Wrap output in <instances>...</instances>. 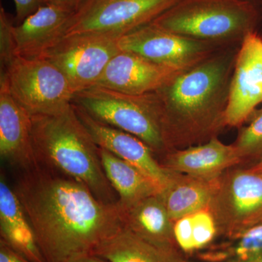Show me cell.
<instances>
[{"instance_id":"obj_1","label":"cell","mask_w":262,"mask_h":262,"mask_svg":"<svg viewBox=\"0 0 262 262\" xmlns=\"http://www.w3.org/2000/svg\"><path fill=\"white\" fill-rule=\"evenodd\" d=\"M14 191L46 262L92 254L123 227L117 203H105L83 184L38 165L27 170Z\"/></svg>"},{"instance_id":"obj_2","label":"cell","mask_w":262,"mask_h":262,"mask_svg":"<svg viewBox=\"0 0 262 262\" xmlns=\"http://www.w3.org/2000/svg\"><path fill=\"white\" fill-rule=\"evenodd\" d=\"M239 46L220 48L150 93L168 152L208 142L227 127L229 86Z\"/></svg>"},{"instance_id":"obj_3","label":"cell","mask_w":262,"mask_h":262,"mask_svg":"<svg viewBox=\"0 0 262 262\" xmlns=\"http://www.w3.org/2000/svg\"><path fill=\"white\" fill-rule=\"evenodd\" d=\"M33 146L38 163L89 188L98 199L116 203L103 170L99 147L72 103L63 111L32 116Z\"/></svg>"},{"instance_id":"obj_4","label":"cell","mask_w":262,"mask_h":262,"mask_svg":"<svg viewBox=\"0 0 262 262\" xmlns=\"http://www.w3.org/2000/svg\"><path fill=\"white\" fill-rule=\"evenodd\" d=\"M261 10L243 0H179L151 24L184 37L227 46L241 44L256 32Z\"/></svg>"},{"instance_id":"obj_5","label":"cell","mask_w":262,"mask_h":262,"mask_svg":"<svg viewBox=\"0 0 262 262\" xmlns=\"http://www.w3.org/2000/svg\"><path fill=\"white\" fill-rule=\"evenodd\" d=\"M72 103L95 120L135 136L154 154L168 152L149 94L134 96L94 86L75 94Z\"/></svg>"},{"instance_id":"obj_6","label":"cell","mask_w":262,"mask_h":262,"mask_svg":"<svg viewBox=\"0 0 262 262\" xmlns=\"http://www.w3.org/2000/svg\"><path fill=\"white\" fill-rule=\"evenodd\" d=\"M0 82L31 116L63 111L75 94L64 75L45 58L16 57L0 73Z\"/></svg>"},{"instance_id":"obj_7","label":"cell","mask_w":262,"mask_h":262,"mask_svg":"<svg viewBox=\"0 0 262 262\" xmlns=\"http://www.w3.org/2000/svg\"><path fill=\"white\" fill-rule=\"evenodd\" d=\"M218 234L236 241L262 224V172L249 168L228 169L219 177L208 208Z\"/></svg>"},{"instance_id":"obj_8","label":"cell","mask_w":262,"mask_h":262,"mask_svg":"<svg viewBox=\"0 0 262 262\" xmlns=\"http://www.w3.org/2000/svg\"><path fill=\"white\" fill-rule=\"evenodd\" d=\"M179 0H85L69 23L65 37L95 34L120 38L152 23Z\"/></svg>"},{"instance_id":"obj_9","label":"cell","mask_w":262,"mask_h":262,"mask_svg":"<svg viewBox=\"0 0 262 262\" xmlns=\"http://www.w3.org/2000/svg\"><path fill=\"white\" fill-rule=\"evenodd\" d=\"M119 38L84 34L66 37L40 58L56 66L75 94L94 87L110 61L120 51Z\"/></svg>"},{"instance_id":"obj_10","label":"cell","mask_w":262,"mask_h":262,"mask_svg":"<svg viewBox=\"0 0 262 262\" xmlns=\"http://www.w3.org/2000/svg\"><path fill=\"white\" fill-rule=\"evenodd\" d=\"M118 44L120 51L130 52L178 70L189 68L225 47L179 35L152 24L119 38Z\"/></svg>"},{"instance_id":"obj_11","label":"cell","mask_w":262,"mask_h":262,"mask_svg":"<svg viewBox=\"0 0 262 262\" xmlns=\"http://www.w3.org/2000/svg\"><path fill=\"white\" fill-rule=\"evenodd\" d=\"M262 103V37L248 34L239 46L229 86L226 126L239 127Z\"/></svg>"},{"instance_id":"obj_12","label":"cell","mask_w":262,"mask_h":262,"mask_svg":"<svg viewBox=\"0 0 262 262\" xmlns=\"http://www.w3.org/2000/svg\"><path fill=\"white\" fill-rule=\"evenodd\" d=\"M75 105V104H74ZM77 115L98 147L135 166L152 181L162 194L168 187L173 172L164 168L149 146L135 136L95 120L75 105Z\"/></svg>"},{"instance_id":"obj_13","label":"cell","mask_w":262,"mask_h":262,"mask_svg":"<svg viewBox=\"0 0 262 262\" xmlns=\"http://www.w3.org/2000/svg\"><path fill=\"white\" fill-rule=\"evenodd\" d=\"M182 70L120 51L106 66L94 86L140 96L155 92Z\"/></svg>"},{"instance_id":"obj_14","label":"cell","mask_w":262,"mask_h":262,"mask_svg":"<svg viewBox=\"0 0 262 262\" xmlns=\"http://www.w3.org/2000/svg\"><path fill=\"white\" fill-rule=\"evenodd\" d=\"M0 155L26 170L38 165L33 146L32 116L0 82Z\"/></svg>"},{"instance_id":"obj_15","label":"cell","mask_w":262,"mask_h":262,"mask_svg":"<svg viewBox=\"0 0 262 262\" xmlns=\"http://www.w3.org/2000/svg\"><path fill=\"white\" fill-rule=\"evenodd\" d=\"M74 13L50 4L14 27L15 53L20 58H42L64 38Z\"/></svg>"},{"instance_id":"obj_16","label":"cell","mask_w":262,"mask_h":262,"mask_svg":"<svg viewBox=\"0 0 262 262\" xmlns=\"http://www.w3.org/2000/svg\"><path fill=\"white\" fill-rule=\"evenodd\" d=\"M162 163L171 171L211 180L241 165L242 160L233 144H224L215 137L200 145L172 150L164 155Z\"/></svg>"},{"instance_id":"obj_17","label":"cell","mask_w":262,"mask_h":262,"mask_svg":"<svg viewBox=\"0 0 262 262\" xmlns=\"http://www.w3.org/2000/svg\"><path fill=\"white\" fill-rule=\"evenodd\" d=\"M0 241L27 261L46 262L18 196L3 175L0 179Z\"/></svg>"},{"instance_id":"obj_18","label":"cell","mask_w":262,"mask_h":262,"mask_svg":"<svg viewBox=\"0 0 262 262\" xmlns=\"http://www.w3.org/2000/svg\"><path fill=\"white\" fill-rule=\"evenodd\" d=\"M119 207L123 227L151 244L179 249L174 237L173 222L161 194L147 196L130 206Z\"/></svg>"},{"instance_id":"obj_19","label":"cell","mask_w":262,"mask_h":262,"mask_svg":"<svg viewBox=\"0 0 262 262\" xmlns=\"http://www.w3.org/2000/svg\"><path fill=\"white\" fill-rule=\"evenodd\" d=\"M181 251L151 244L122 227L101 243L92 254L108 262H188Z\"/></svg>"},{"instance_id":"obj_20","label":"cell","mask_w":262,"mask_h":262,"mask_svg":"<svg viewBox=\"0 0 262 262\" xmlns=\"http://www.w3.org/2000/svg\"><path fill=\"white\" fill-rule=\"evenodd\" d=\"M173 172L168 187L161 194L172 222L208 209L219 178L209 180Z\"/></svg>"},{"instance_id":"obj_21","label":"cell","mask_w":262,"mask_h":262,"mask_svg":"<svg viewBox=\"0 0 262 262\" xmlns=\"http://www.w3.org/2000/svg\"><path fill=\"white\" fill-rule=\"evenodd\" d=\"M99 156L106 178L120 196V207L160 194L152 181L134 165L100 147Z\"/></svg>"},{"instance_id":"obj_22","label":"cell","mask_w":262,"mask_h":262,"mask_svg":"<svg viewBox=\"0 0 262 262\" xmlns=\"http://www.w3.org/2000/svg\"><path fill=\"white\" fill-rule=\"evenodd\" d=\"M247 126L242 127L233 143L243 163L262 159V108L256 110L249 117ZM248 119V120H249Z\"/></svg>"},{"instance_id":"obj_23","label":"cell","mask_w":262,"mask_h":262,"mask_svg":"<svg viewBox=\"0 0 262 262\" xmlns=\"http://www.w3.org/2000/svg\"><path fill=\"white\" fill-rule=\"evenodd\" d=\"M230 253L234 256V261H262V224L241 234Z\"/></svg>"},{"instance_id":"obj_24","label":"cell","mask_w":262,"mask_h":262,"mask_svg":"<svg viewBox=\"0 0 262 262\" xmlns=\"http://www.w3.org/2000/svg\"><path fill=\"white\" fill-rule=\"evenodd\" d=\"M14 17L0 6V69L4 72L14 61L15 53Z\"/></svg>"},{"instance_id":"obj_25","label":"cell","mask_w":262,"mask_h":262,"mask_svg":"<svg viewBox=\"0 0 262 262\" xmlns=\"http://www.w3.org/2000/svg\"><path fill=\"white\" fill-rule=\"evenodd\" d=\"M193 241L196 251L211 244L218 234L213 215L208 209L202 210L191 214Z\"/></svg>"},{"instance_id":"obj_26","label":"cell","mask_w":262,"mask_h":262,"mask_svg":"<svg viewBox=\"0 0 262 262\" xmlns=\"http://www.w3.org/2000/svg\"><path fill=\"white\" fill-rule=\"evenodd\" d=\"M13 2L15 6V25L22 23L41 7L48 4L47 0H13Z\"/></svg>"},{"instance_id":"obj_27","label":"cell","mask_w":262,"mask_h":262,"mask_svg":"<svg viewBox=\"0 0 262 262\" xmlns=\"http://www.w3.org/2000/svg\"><path fill=\"white\" fill-rule=\"evenodd\" d=\"M0 262H29L0 241Z\"/></svg>"},{"instance_id":"obj_28","label":"cell","mask_w":262,"mask_h":262,"mask_svg":"<svg viewBox=\"0 0 262 262\" xmlns=\"http://www.w3.org/2000/svg\"><path fill=\"white\" fill-rule=\"evenodd\" d=\"M48 4L54 5L71 13H75L85 0H47Z\"/></svg>"},{"instance_id":"obj_29","label":"cell","mask_w":262,"mask_h":262,"mask_svg":"<svg viewBox=\"0 0 262 262\" xmlns=\"http://www.w3.org/2000/svg\"><path fill=\"white\" fill-rule=\"evenodd\" d=\"M70 262H108L106 260L96 256L94 254H88L80 257L76 258Z\"/></svg>"},{"instance_id":"obj_30","label":"cell","mask_w":262,"mask_h":262,"mask_svg":"<svg viewBox=\"0 0 262 262\" xmlns=\"http://www.w3.org/2000/svg\"><path fill=\"white\" fill-rule=\"evenodd\" d=\"M243 1L246 2V3H250V4L262 8V0H243Z\"/></svg>"},{"instance_id":"obj_31","label":"cell","mask_w":262,"mask_h":262,"mask_svg":"<svg viewBox=\"0 0 262 262\" xmlns=\"http://www.w3.org/2000/svg\"><path fill=\"white\" fill-rule=\"evenodd\" d=\"M251 168L253 170H257V171L262 172V159L259 160L258 163L251 165Z\"/></svg>"},{"instance_id":"obj_32","label":"cell","mask_w":262,"mask_h":262,"mask_svg":"<svg viewBox=\"0 0 262 262\" xmlns=\"http://www.w3.org/2000/svg\"><path fill=\"white\" fill-rule=\"evenodd\" d=\"M231 262H242V261H233ZM250 262H262V261H250Z\"/></svg>"}]
</instances>
